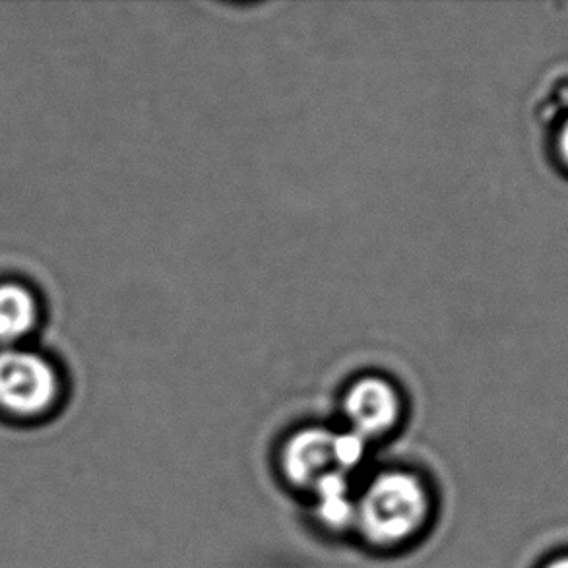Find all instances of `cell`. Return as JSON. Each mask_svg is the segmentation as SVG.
Returning a JSON list of instances; mask_svg holds the SVG:
<instances>
[{
  "instance_id": "obj_2",
  "label": "cell",
  "mask_w": 568,
  "mask_h": 568,
  "mask_svg": "<svg viewBox=\"0 0 568 568\" xmlns=\"http://www.w3.org/2000/svg\"><path fill=\"white\" fill-rule=\"evenodd\" d=\"M62 375L47 355L0 347V414L18 422L43 419L61 404Z\"/></svg>"
},
{
  "instance_id": "obj_5",
  "label": "cell",
  "mask_w": 568,
  "mask_h": 568,
  "mask_svg": "<svg viewBox=\"0 0 568 568\" xmlns=\"http://www.w3.org/2000/svg\"><path fill=\"white\" fill-rule=\"evenodd\" d=\"M41 307L30 285L16 280L0 282V347L22 346L36 332Z\"/></svg>"
},
{
  "instance_id": "obj_7",
  "label": "cell",
  "mask_w": 568,
  "mask_h": 568,
  "mask_svg": "<svg viewBox=\"0 0 568 568\" xmlns=\"http://www.w3.org/2000/svg\"><path fill=\"white\" fill-rule=\"evenodd\" d=\"M559 152H561L562 162L568 165V123L562 126L561 136H559Z\"/></svg>"
},
{
  "instance_id": "obj_6",
  "label": "cell",
  "mask_w": 568,
  "mask_h": 568,
  "mask_svg": "<svg viewBox=\"0 0 568 568\" xmlns=\"http://www.w3.org/2000/svg\"><path fill=\"white\" fill-rule=\"evenodd\" d=\"M308 493L313 495L316 523L332 531L354 528L355 493L347 474L331 471L321 481H316Z\"/></svg>"
},
{
  "instance_id": "obj_8",
  "label": "cell",
  "mask_w": 568,
  "mask_h": 568,
  "mask_svg": "<svg viewBox=\"0 0 568 568\" xmlns=\"http://www.w3.org/2000/svg\"><path fill=\"white\" fill-rule=\"evenodd\" d=\"M544 568H568V554L559 555V557H555L551 561L547 562Z\"/></svg>"
},
{
  "instance_id": "obj_1",
  "label": "cell",
  "mask_w": 568,
  "mask_h": 568,
  "mask_svg": "<svg viewBox=\"0 0 568 568\" xmlns=\"http://www.w3.org/2000/svg\"><path fill=\"white\" fill-rule=\"evenodd\" d=\"M430 505L429 489L419 474L383 469L355 493L354 530L373 547L406 546L425 528Z\"/></svg>"
},
{
  "instance_id": "obj_3",
  "label": "cell",
  "mask_w": 568,
  "mask_h": 568,
  "mask_svg": "<svg viewBox=\"0 0 568 568\" xmlns=\"http://www.w3.org/2000/svg\"><path fill=\"white\" fill-rule=\"evenodd\" d=\"M346 429L367 443L388 437L398 429L406 414V402L398 386L383 375H363L342 396Z\"/></svg>"
},
{
  "instance_id": "obj_4",
  "label": "cell",
  "mask_w": 568,
  "mask_h": 568,
  "mask_svg": "<svg viewBox=\"0 0 568 568\" xmlns=\"http://www.w3.org/2000/svg\"><path fill=\"white\" fill-rule=\"evenodd\" d=\"M280 468L287 484L311 491L326 474L339 471L336 464V430L326 427L295 430L284 440Z\"/></svg>"
}]
</instances>
